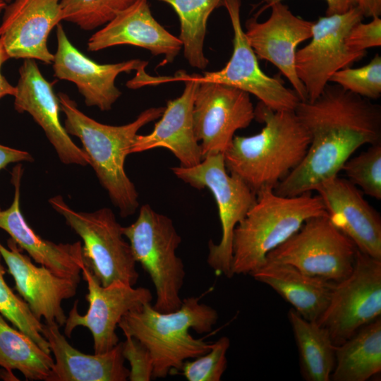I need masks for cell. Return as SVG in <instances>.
<instances>
[{
	"label": "cell",
	"instance_id": "cell-5",
	"mask_svg": "<svg viewBox=\"0 0 381 381\" xmlns=\"http://www.w3.org/2000/svg\"><path fill=\"white\" fill-rule=\"evenodd\" d=\"M256 194V202L234 231L232 276L255 272L265 264L267 254L296 233L307 219L327 214L321 198L310 192L284 197L273 189L262 188Z\"/></svg>",
	"mask_w": 381,
	"mask_h": 381
},
{
	"label": "cell",
	"instance_id": "cell-9",
	"mask_svg": "<svg viewBox=\"0 0 381 381\" xmlns=\"http://www.w3.org/2000/svg\"><path fill=\"white\" fill-rule=\"evenodd\" d=\"M357 250L327 214L307 219L267 254L266 261L289 264L307 274L338 283L352 272Z\"/></svg>",
	"mask_w": 381,
	"mask_h": 381
},
{
	"label": "cell",
	"instance_id": "cell-41",
	"mask_svg": "<svg viewBox=\"0 0 381 381\" xmlns=\"http://www.w3.org/2000/svg\"><path fill=\"white\" fill-rule=\"evenodd\" d=\"M6 4H7L4 0H0V15L4 11Z\"/></svg>",
	"mask_w": 381,
	"mask_h": 381
},
{
	"label": "cell",
	"instance_id": "cell-13",
	"mask_svg": "<svg viewBox=\"0 0 381 381\" xmlns=\"http://www.w3.org/2000/svg\"><path fill=\"white\" fill-rule=\"evenodd\" d=\"M81 273L87 283L89 308L85 315H80L76 300L64 325V332L70 338L77 327H86L92 336L95 353H104L119 342L116 329L122 317L127 312L150 303L153 296L147 288H134L121 282L103 286L87 265Z\"/></svg>",
	"mask_w": 381,
	"mask_h": 381
},
{
	"label": "cell",
	"instance_id": "cell-7",
	"mask_svg": "<svg viewBox=\"0 0 381 381\" xmlns=\"http://www.w3.org/2000/svg\"><path fill=\"white\" fill-rule=\"evenodd\" d=\"M52 207L81 238L85 262L102 286L116 282L134 286L139 278L131 246L111 209L78 212L61 195L49 199Z\"/></svg>",
	"mask_w": 381,
	"mask_h": 381
},
{
	"label": "cell",
	"instance_id": "cell-20",
	"mask_svg": "<svg viewBox=\"0 0 381 381\" xmlns=\"http://www.w3.org/2000/svg\"><path fill=\"white\" fill-rule=\"evenodd\" d=\"M176 80L183 81L181 95L167 101V106L155 123L152 131L137 135L130 153H138L155 148L169 150L179 161L181 167H191L202 160V152L193 126V106L198 80L195 75L178 72Z\"/></svg>",
	"mask_w": 381,
	"mask_h": 381
},
{
	"label": "cell",
	"instance_id": "cell-16",
	"mask_svg": "<svg viewBox=\"0 0 381 381\" xmlns=\"http://www.w3.org/2000/svg\"><path fill=\"white\" fill-rule=\"evenodd\" d=\"M57 49L52 62L54 75L73 83L83 96L85 104L109 111L121 95L115 85L121 73L145 69L147 61L131 59L116 64H101L79 51L68 40L59 23L56 26Z\"/></svg>",
	"mask_w": 381,
	"mask_h": 381
},
{
	"label": "cell",
	"instance_id": "cell-23",
	"mask_svg": "<svg viewBox=\"0 0 381 381\" xmlns=\"http://www.w3.org/2000/svg\"><path fill=\"white\" fill-rule=\"evenodd\" d=\"M129 44L149 50L153 55H164L161 66L174 61L183 44L154 18L147 0H137L120 12L88 40L89 51Z\"/></svg>",
	"mask_w": 381,
	"mask_h": 381
},
{
	"label": "cell",
	"instance_id": "cell-17",
	"mask_svg": "<svg viewBox=\"0 0 381 381\" xmlns=\"http://www.w3.org/2000/svg\"><path fill=\"white\" fill-rule=\"evenodd\" d=\"M0 25V40L9 58L52 64L47 40L63 20L61 0H13L7 4Z\"/></svg>",
	"mask_w": 381,
	"mask_h": 381
},
{
	"label": "cell",
	"instance_id": "cell-8",
	"mask_svg": "<svg viewBox=\"0 0 381 381\" xmlns=\"http://www.w3.org/2000/svg\"><path fill=\"white\" fill-rule=\"evenodd\" d=\"M171 170L189 186L198 190L206 188L212 193L218 207L222 237L217 244L209 242L207 262L217 275L232 277L234 231L256 202V193L239 177L229 174L223 154L208 156L191 167L179 166Z\"/></svg>",
	"mask_w": 381,
	"mask_h": 381
},
{
	"label": "cell",
	"instance_id": "cell-12",
	"mask_svg": "<svg viewBox=\"0 0 381 381\" xmlns=\"http://www.w3.org/2000/svg\"><path fill=\"white\" fill-rule=\"evenodd\" d=\"M195 76L199 85L194 100L193 126L203 159L225 152L235 133L255 119V107L248 92Z\"/></svg>",
	"mask_w": 381,
	"mask_h": 381
},
{
	"label": "cell",
	"instance_id": "cell-15",
	"mask_svg": "<svg viewBox=\"0 0 381 381\" xmlns=\"http://www.w3.org/2000/svg\"><path fill=\"white\" fill-rule=\"evenodd\" d=\"M265 22L250 18L246 23V38L258 59L266 60L289 80L301 101H306V90L296 71V48L310 39L314 22L295 16L282 1L272 4Z\"/></svg>",
	"mask_w": 381,
	"mask_h": 381
},
{
	"label": "cell",
	"instance_id": "cell-6",
	"mask_svg": "<svg viewBox=\"0 0 381 381\" xmlns=\"http://www.w3.org/2000/svg\"><path fill=\"white\" fill-rule=\"evenodd\" d=\"M122 231L135 262L148 273L155 286L153 308L162 313L179 309L183 301L180 292L186 271L182 260L176 255L181 237L172 219L145 204L140 207L136 220L123 226Z\"/></svg>",
	"mask_w": 381,
	"mask_h": 381
},
{
	"label": "cell",
	"instance_id": "cell-29",
	"mask_svg": "<svg viewBox=\"0 0 381 381\" xmlns=\"http://www.w3.org/2000/svg\"><path fill=\"white\" fill-rule=\"evenodd\" d=\"M159 1L169 4L179 17L181 30L179 38L189 65L205 69L209 63L204 53L207 20L212 11L222 5V0Z\"/></svg>",
	"mask_w": 381,
	"mask_h": 381
},
{
	"label": "cell",
	"instance_id": "cell-2",
	"mask_svg": "<svg viewBox=\"0 0 381 381\" xmlns=\"http://www.w3.org/2000/svg\"><path fill=\"white\" fill-rule=\"evenodd\" d=\"M255 119L264 123L260 132L235 135L223 155L227 171L257 193L274 189L301 164L310 136L295 111L274 110L260 102Z\"/></svg>",
	"mask_w": 381,
	"mask_h": 381
},
{
	"label": "cell",
	"instance_id": "cell-32",
	"mask_svg": "<svg viewBox=\"0 0 381 381\" xmlns=\"http://www.w3.org/2000/svg\"><path fill=\"white\" fill-rule=\"evenodd\" d=\"M341 170L365 194L381 199V143L371 145L365 152L350 157Z\"/></svg>",
	"mask_w": 381,
	"mask_h": 381
},
{
	"label": "cell",
	"instance_id": "cell-1",
	"mask_svg": "<svg viewBox=\"0 0 381 381\" xmlns=\"http://www.w3.org/2000/svg\"><path fill=\"white\" fill-rule=\"evenodd\" d=\"M296 115L308 130L310 143L301 164L273 189L294 197L315 190L321 182L338 176L344 163L360 147L381 143V107L327 84L313 102L300 101Z\"/></svg>",
	"mask_w": 381,
	"mask_h": 381
},
{
	"label": "cell",
	"instance_id": "cell-18",
	"mask_svg": "<svg viewBox=\"0 0 381 381\" xmlns=\"http://www.w3.org/2000/svg\"><path fill=\"white\" fill-rule=\"evenodd\" d=\"M7 245L8 248L0 243V254L15 281V289L37 319L64 325L67 316L62 301L76 295L79 282L35 265L12 238Z\"/></svg>",
	"mask_w": 381,
	"mask_h": 381
},
{
	"label": "cell",
	"instance_id": "cell-21",
	"mask_svg": "<svg viewBox=\"0 0 381 381\" xmlns=\"http://www.w3.org/2000/svg\"><path fill=\"white\" fill-rule=\"evenodd\" d=\"M321 198L332 222L357 249L381 259V217L349 180L336 176L321 182L315 190Z\"/></svg>",
	"mask_w": 381,
	"mask_h": 381
},
{
	"label": "cell",
	"instance_id": "cell-4",
	"mask_svg": "<svg viewBox=\"0 0 381 381\" xmlns=\"http://www.w3.org/2000/svg\"><path fill=\"white\" fill-rule=\"evenodd\" d=\"M215 309L200 303V298L183 299L176 310L162 313L150 303L127 312L118 327L124 335L136 338L149 350L153 364L152 378H165L181 370L183 363L207 353L211 344L190 333H208L217 323Z\"/></svg>",
	"mask_w": 381,
	"mask_h": 381
},
{
	"label": "cell",
	"instance_id": "cell-36",
	"mask_svg": "<svg viewBox=\"0 0 381 381\" xmlns=\"http://www.w3.org/2000/svg\"><path fill=\"white\" fill-rule=\"evenodd\" d=\"M348 48L355 52L381 45V19L373 18L369 23H358L352 27L346 37Z\"/></svg>",
	"mask_w": 381,
	"mask_h": 381
},
{
	"label": "cell",
	"instance_id": "cell-11",
	"mask_svg": "<svg viewBox=\"0 0 381 381\" xmlns=\"http://www.w3.org/2000/svg\"><path fill=\"white\" fill-rule=\"evenodd\" d=\"M363 16L355 6L340 13L320 17L313 23L311 41L296 51V71L303 85L307 100L320 96L332 75L362 59L366 52H355L346 44V37Z\"/></svg>",
	"mask_w": 381,
	"mask_h": 381
},
{
	"label": "cell",
	"instance_id": "cell-28",
	"mask_svg": "<svg viewBox=\"0 0 381 381\" xmlns=\"http://www.w3.org/2000/svg\"><path fill=\"white\" fill-rule=\"evenodd\" d=\"M53 364L49 353L0 314V366L10 373L18 370L27 380L47 381Z\"/></svg>",
	"mask_w": 381,
	"mask_h": 381
},
{
	"label": "cell",
	"instance_id": "cell-31",
	"mask_svg": "<svg viewBox=\"0 0 381 381\" xmlns=\"http://www.w3.org/2000/svg\"><path fill=\"white\" fill-rule=\"evenodd\" d=\"M1 260L0 254V314L50 354L49 343L42 334V323L32 313L28 304L16 296L6 284V270Z\"/></svg>",
	"mask_w": 381,
	"mask_h": 381
},
{
	"label": "cell",
	"instance_id": "cell-30",
	"mask_svg": "<svg viewBox=\"0 0 381 381\" xmlns=\"http://www.w3.org/2000/svg\"><path fill=\"white\" fill-rule=\"evenodd\" d=\"M137 0H61L63 20L84 30L104 26Z\"/></svg>",
	"mask_w": 381,
	"mask_h": 381
},
{
	"label": "cell",
	"instance_id": "cell-35",
	"mask_svg": "<svg viewBox=\"0 0 381 381\" xmlns=\"http://www.w3.org/2000/svg\"><path fill=\"white\" fill-rule=\"evenodd\" d=\"M122 342V354L129 362L128 380L131 381H150L152 379L153 364L147 347L136 338L125 335Z\"/></svg>",
	"mask_w": 381,
	"mask_h": 381
},
{
	"label": "cell",
	"instance_id": "cell-38",
	"mask_svg": "<svg viewBox=\"0 0 381 381\" xmlns=\"http://www.w3.org/2000/svg\"><path fill=\"white\" fill-rule=\"evenodd\" d=\"M284 0H263L265 8ZM327 3L326 16L343 13L356 6V0H325Z\"/></svg>",
	"mask_w": 381,
	"mask_h": 381
},
{
	"label": "cell",
	"instance_id": "cell-14",
	"mask_svg": "<svg viewBox=\"0 0 381 381\" xmlns=\"http://www.w3.org/2000/svg\"><path fill=\"white\" fill-rule=\"evenodd\" d=\"M230 18L233 32V52L221 70L197 75L201 80L229 85L255 95L260 102L274 110L294 111L301 101L296 92L282 81L266 75L250 47L241 23V0H222Z\"/></svg>",
	"mask_w": 381,
	"mask_h": 381
},
{
	"label": "cell",
	"instance_id": "cell-39",
	"mask_svg": "<svg viewBox=\"0 0 381 381\" xmlns=\"http://www.w3.org/2000/svg\"><path fill=\"white\" fill-rule=\"evenodd\" d=\"M9 59L0 40V99L7 95L14 96L16 92V86L12 85L1 73L2 65Z\"/></svg>",
	"mask_w": 381,
	"mask_h": 381
},
{
	"label": "cell",
	"instance_id": "cell-19",
	"mask_svg": "<svg viewBox=\"0 0 381 381\" xmlns=\"http://www.w3.org/2000/svg\"><path fill=\"white\" fill-rule=\"evenodd\" d=\"M53 84L41 73L35 60L24 59L13 96L15 109L32 116L44 131L62 163L89 164L83 150L73 143L61 123V108Z\"/></svg>",
	"mask_w": 381,
	"mask_h": 381
},
{
	"label": "cell",
	"instance_id": "cell-40",
	"mask_svg": "<svg viewBox=\"0 0 381 381\" xmlns=\"http://www.w3.org/2000/svg\"><path fill=\"white\" fill-rule=\"evenodd\" d=\"M356 6L363 17L375 18L381 15V0H356Z\"/></svg>",
	"mask_w": 381,
	"mask_h": 381
},
{
	"label": "cell",
	"instance_id": "cell-3",
	"mask_svg": "<svg viewBox=\"0 0 381 381\" xmlns=\"http://www.w3.org/2000/svg\"><path fill=\"white\" fill-rule=\"evenodd\" d=\"M57 97L66 116L65 130L80 139L89 164L111 202L119 209L121 217L133 214L139 207L138 193L125 171V159L131 154L138 131L160 118L165 107L147 109L129 123L110 126L85 115L67 94L59 92Z\"/></svg>",
	"mask_w": 381,
	"mask_h": 381
},
{
	"label": "cell",
	"instance_id": "cell-24",
	"mask_svg": "<svg viewBox=\"0 0 381 381\" xmlns=\"http://www.w3.org/2000/svg\"><path fill=\"white\" fill-rule=\"evenodd\" d=\"M56 322L42 323V334L54 357L47 381H126L122 342L102 353L86 354L73 347Z\"/></svg>",
	"mask_w": 381,
	"mask_h": 381
},
{
	"label": "cell",
	"instance_id": "cell-33",
	"mask_svg": "<svg viewBox=\"0 0 381 381\" xmlns=\"http://www.w3.org/2000/svg\"><path fill=\"white\" fill-rule=\"evenodd\" d=\"M329 82L367 99H375L381 95V56L377 54L365 66L346 67L335 72Z\"/></svg>",
	"mask_w": 381,
	"mask_h": 381
},
{
	"label": "cell",
	"instance_id": "cell-22",
	"mask_svg": "<svg viewBox=\"0 0 381 381\" xmlns=\"http://www.w3.org/2000/svg\"><path fill=\"white\" fill-rule=\"evenodd\" d=\"M20 164L12 171L11 182L14 197L10 207H0V229L6 231L17 245L40 265L56 274L80 282V273L86 265L80 241L55 243L36 234L28 225L20 210V181L23 175Z\"/></svg>",
	"mask_w": 381,
	"mask_h": 381
},
{
	"label": "cell",
	"instance_id": "cell-37",
	"mask_svg": "<svg viewBox=\"0 0 381 381\" xmlns=\"http://www.w3.org/2000/svg\"><path fill=\"white\" fill-rule=\"evenodd\" d=\"M33 160L32 155L26 151L11 148L0 144V170L11 163L31 162Z\"/></svg>",
	"mask_w": 381,
	"mask_h": 381
},
{
	"label": "cell",
	"instance_id": "cell-25",
	"mask_svg": "<svg viewBox=\"0 0 381 381\" xmlns=\"http://www.w3.org/2000/svg\"><path fill=\"white\" fill-rule=\"evenodd\" d=\"M250 275L276 291L301 317L318 321L326 310L336 283L307 274L285 263L266 261Z\"/></svg>",
	"mask_w": 381,
	"mask_h": 381
},
{
	"label": "cell",
	"instance_id": "cell-10",
	"mask_svg": "<svg viewBox=\"0 0 381 381\" xmlns=\"http://www.w3.org/2000/svg\"><path fill=\"white\" fill-rule=\"evenodd\" d=\"M381 315V259L357 250L351 274L336 283L329 303L316 321L335 345Z\"/></svg>",
	"mask_w": 381,
	"mask_h": 381
},
{
	"label": "cell",
	"instance_id": "cell-27",
	"mask_svg": "<svg viewBox=\"0 0 381 381\" xmlns=\"http://www.w3.org/2000/svg\"><path fill=\"white\" fill-rule=\"evenodd\" d=\"M288 319L303 378L306 381H329L335 363V344L327 329L316 321L304 319L293 308L288 312Z\"/></svg>",
	"mask_w": 381,
	"mask_h": 381
},
{
	"label": "cell",
	"instance_id": "cell-26",
	"mask_svg": "<svg viewBox=\"0 0 381 381\" xmlns=\"http://www.w3.org/2000/svg\"><path fill=\"white\" fill-rule=\"evenodd\" d=\"M333 381H366L381 371L380 317L335 345Z\"/></svg>",
	"mask_w": 381,
	"mask_h": 381
},
{
	"label": "cell",
	"instance_id": "cell-34",
	"mask_svg": "<svg viewBox=\"0 0 381 381\" xmlns=\"http://www.w3.org/2000/svg\"><path fill=\"white\" fill-rule=\"evenodd\" d=\"M230 339L226 336L211 344L210 350L193 361H186L181 370L188 381H219L227 367Z\"/></svg>",
	"mask_w": 381,
	"mask_h": 381
},
{
	"label": "cell",
	"instance_id": "cell-42",
	"mask_svg": "<svg viewBox=\"0 0 381 381\" xmlns=\"http://www.w3.org/2000/svg\"><path fill=\"white\" fill-rule=\"evenodd\" d=\"M6 4L10 3L12 0H4Z\"/></svg>",
	"mask_w": 381,
	"mask_h": 381
}]
</instances>
